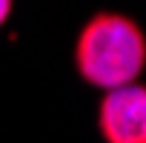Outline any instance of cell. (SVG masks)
I'll return each instance as SVG.
<instances>
[{
    "label": "cell",
    "mask_w": 146,
    "mask_h": 143,
    "mask_svg": "<svg viewBox=\"0 0 146 143\" xmlns=\"http://www.w3.org/2000/svg\"><path fill=\"white\" fill-rule=\"evenodd\" d=\"M75 66L89 86L103 92L137 83L146 69V34L132 17L100 12L78 34Z\"/></svg>",
    "instance_id": "6da1fadb"
},
{
    "label": "cell",
    "mask_w": 146,
    "mask_h": 143,
    "mask_svg": "<svg viewBox=\"0 0 146 143\" xmlns=\"http://www.w3.org/2000/svg\"><path fill=\"white\" fill-rule=\"evenodd\" d=\"M98 129L106 143H146V86L106 92L98 103Z\"/></svg>",
    "instance_id": "7a4b0ae2"
},
{
    "label": "cell",
    "mask_w": 146,
    "mask_h": 143,
    "mask_svg": "<svg viewBox=\"0 0 146 143\" xmlns=\"http://www.w3.org/2000/svg\"><path fill=\"white\" fill-rule=\"evenodd\" d=\"M12 0H0V26H3L6 20H9V15H12Z\"/></svg>",
    "instance_id": "3957f363"
}]
</instances>
